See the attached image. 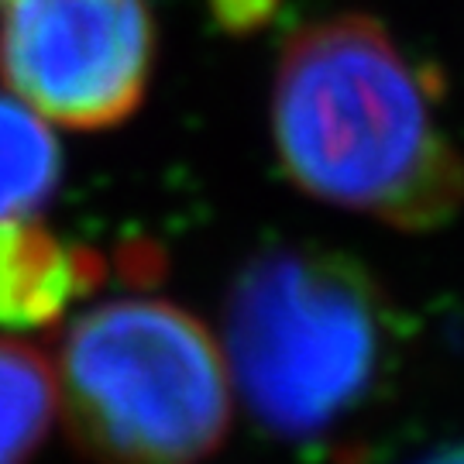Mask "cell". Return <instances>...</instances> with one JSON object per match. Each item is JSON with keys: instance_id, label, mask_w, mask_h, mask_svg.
<instances>
[{"instance_id": "6", "label": "cell", "mask_w": 464, "mask_h": 464, "mask_svg": "<svg viewBox=\"0 0 464 464\" xmlns=\"http://www.w3.org/2000/svg\"><path fill=\"white\" fill-rule=\"evenodd\" d=\"M52 423V358L17 337H0V464H32Z\"/></svg>"}, {"instance_id": "7", "label": "cell", "mask_w": 464, "mask_h": 464, "mask_svg": "<svg viewBox=\"0 0 464 464\" xmlns=\"http://www.w3.org/2000/svg\"><path fill=\"white\" fill-rule=\"evenodd\" d=\"M59 176L63 151L52 131L24 103L0 97V220L38 210Z\"/></svg>"}, {"instance_id": "4", "label": "cell", "mask_w": 464, "mask_h": 464, "mask_svg": "<svg viewBox=\"0 0 464 464\" xmlns=\"http://www.w3.org/2000/svg\"><path fill=\"white\" fill-rule=\"evenodd\" d=\"M151 72L145 0H0V76L63 128L124 124L149 97Z\"/></svg>"}, {"instance_id": "5", "label": "cell", "mask_w": 464, "mask_h": 464, "mask_svg": "<svg viewBox=\"0 0 464 464\" xmlns=\"http://www.w3.org/2000/svg\"><path fill=\"white\" fill-rule=\"evenodd\" d=\"M107 276V258L66 245L28 217L0 220V327H49Z\"/></svg>"}, {"instance_id": "8", "label": "cell", "mask_w": 464, "mask_h": 464, "mask_svg": "<svg viewBox=\"0 0 464 464\" xmlns=\"http://www.w3.org/2000/svg\"><path fill=\"white\" fill-rule=\"evenodd\" d=\"M282 0H210L217 28L227 34H255L276 17Z\"/></svg>"}, {"instance_id": "2", "label": "cell", "mask_w": 464, "mask_h": 464, "mask_svg": "<svg viewBox=\"0 0 464 464\" xmlns=\"http://www.w3.org/2000/svg\"><path fill=\"white\" fill-rule=\"evenodd\" d=\"M220 351L251 420L279 440L310 444L379 402L399 365V324L362 262L289 245L234 276Z\"/></svg>"}, {"instance_id": "1", "label": "cell", "mask_w": 464, "mask_h": 464, "mask_svg": "<svg viewBox=\"0 0 464 464\" xmlns=\"http://www.w3.org/2000/svg\"><path fill=\"white\" fill-rule=\"evenodd\" d=\"M272 141L306 197L396 231H437L464 207V155L427 83L365 14L296 32L272 83Z\"/></svg>"}, {"instance_id": "3", "label": "cell", "mask_w": 464, "mask_h": 464, "mask_svg": "<svg viewBox=\"0 0 464 464\" xmlns=\"http://www.w3.org/2000/svg\"><path fill=\"white\" fill-rule=\"evenodd\" d=\"M55 416L93 464H203L234 423V385L210 327L159 296H117L55 344Z\"/></svg>"}, {"instance_id": "9", "label": "cell", "mask_w": 464, "mask_h": 464, "mask_svg": "<svg viewBox=\"0 0 464 464\" xmlns=\"http://www.w3.org/2000/svg\"><path fill=\"white\" fill-rule=\"evenodd\" d=\"M416 464H464V448H448V450H437L430 458H423V461Z\"/></svg>"}]
</instances>
